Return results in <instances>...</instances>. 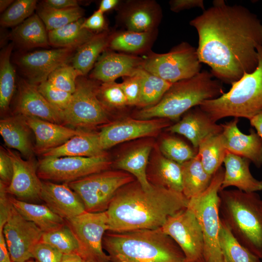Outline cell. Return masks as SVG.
<instances>
[{"label":"cell","mask_w":262,"mask_h":262,"mask_svg":"<svg viewBox=\"0 0 262 262\" xmlns=\"http://www.w3.org/2000/svg\"><path fill=\"white\" fill-rule=\"evenodd\" d=\"M189 24L198 33L200 62L222 82L231 85L257 67L262 23L246 8L215 0Z\"/></svg>","instance_id":"1"},{"label":"cell","mask_w":262,"mask_h":262,"mask_svg":"<svg viewBox=\"0 0 262 262\" xmlns=\"http://www.w3.org/2000/svg\"><path fill=\"white\" fill-rule=\"evenodd\" d=\"M145 190L135 180L116 192L107 210L108 231L161 228L171 216L186 208L182 193L152 185Z\"/></svg>","instance_id":"2"},{"label":"cell","mask_w":262,"mask_h":262,"mask_svg":"<svg viewBox=\"0 0 262 262\" xmlns=\"http://www.w3.org/2000/svg\"><path fill=\"white\" fill-rule=\"evenodd\" d=\"M102 244L111 262H185L181 249L161 228L108 230Z\"/></svg>","instance_id":"3"},{"label":"cell","mask_w":262,"mask_h":262,"mask_svg":"<svg viewBox=\"0 0 262 262\" xmlns=\"http://www.w3.org/2000/svg\"><path fill=\"white\" fill-rule=\"evenodd\" d=\"M213 77L211 72L203 70L192 78L173 83L157 104L139 110L135 118L179 119L193 107L225 93L222 82Z\"/></svg>","instance_id":"4"},{"label":"cell","mask_w":262,"mask_h":262,"mask_svg":"<svg viewBox=\"0 0 262 262\" xmlns=\"http://www.w3.org/2000/svg\"><path fill=\"white\" fill-rule=\"evenodd\" d=\"M220 217L234 236L262 260V198L257 192H219Z\"/></svg>","instance_id":"5"},{"label":"cell","mask_w":262,"mask_h":262,"mask_svg":"<svg viewBox=\"0 0 262 262\" xmlns=\"http://www.w3.org/2000/svg\"><path fill=\"white\" fill-rule=\"evenodd\" d=\"M257 49L258 65L253 72L245 74L220 97L199 106L214 122L227 117L249 120L262 112V46Z\"/></svg>","instance_id":"6"},{"label":"cell","mask_w":262,"mask_h":262,"mask_svg":"<svg viewBox=\"0 0 262 262\" xmlns=\"http://www.w3.org/2000/svg\"><path fill=\"white\" fill-rule=\"evenodd\" d=\"M221 166L213 175L208 188L189 199L187 207L196 215L204 239V262H225L219 243L221 217L219 192L223 180Z\"/></svg>","instance_id":"7"},{"label":"cell","mask_w":262,"mask_h":262,"mask_svg":"<svg viewBox=\"0 0 262 262\" xmlns=\"http://www.w3.org/2000/svg\"><path fill=\"white\" fill-rule=\"evenodd\" d=\"M100 82L87 76L77 78L71 101L61 113L63 125L88 128L108 124L110 111L97 96Z\"/></svg>","instance_id":"8"},{"label":"cell","mask_w":262,"mask_h":262,"mask_svg":"<svg viewBox=\"0 0 262 262\" xmlns=\"http://www.w3.org/2000/svg\"><path fill=\"white\" fill-rule=\"evenodd\" d=\"M136 179L120 170H107L67 183L82 199L86 212L106 211L118 190Z\"/></svg>","instance_id":"9"},{"label":"cell","mask_w":262,"mask_h":262,"mask_svg":"<svg viewBox=\"0 0 262 262\" xmlns=\"http://www.w3.org/2000/svg\"><path fill=\"white\" fill-rule=\"evenodd\" d=\"M142 68L170 82L192 78L201 71L197 49L186 42L175 46L168 52L151 51L144 57Z\"/></svg>","instance_id":"10"},{"label":"cell","mask_w":262,"mask_h":262,"mask_svg":"<svg viewBox=\"0 0 262 262\" xmlns=\"http://www.w3.org/2000/svg\"><path fill=\"white\" fill-rule=\"evenodd\" d=\"M112 165L107 154L92 157H44L37 164V173L43 180L68 183L109 170Z\"/></svg>","instance_id":"11"},{"label":"cell","mask_w":262,"mask_h":262,"mask_svg":"<svg viewBox=\"0 0 262 262\" xmlns=\"http://www.w3.org/2000/svg\"><path fill=\"white\" fill-rule=\"evenodd\" d=\"M78 242L77 254L84 262H111L103 251V238L108 230L106 211L88 213L65 219Z\"/></svg>","instance_id":"12"},{"label":"cell","mask_w":262,"mask_h":262,"mask_svg":"<svg viewBox=\"0 0 262 262\" xmlns=\"http://www.w3.org/2000/svg\"><path fill=\"white\" fill-rule=\"evenodd\" d=\"M161 229L181 249L185 262H204L202 230L190 209L187 207L170 216Z\"/></svg>","instance_id":"13"},{"label":"cell","mask_w":262,"mask_h":262,"mask_svg":"<svg viewBox=\"0 0 262 262\" xmlns=\"http://www.w3.org/2000/svg\"><path fill=\"white\" fill-rule=\"evenodd\" d=\"M2 231L13 262H26L33 258V250L41 241L43 232L24 218L12 204Z\"/></svg>","instance_id":"14"},{"label":"cell","mask_w":262,"mask_h":262,"mask_svg":"<svg viewBox=\"0 0 262 262\" xmlns=\"http://www.w3.org/2000/svg\"><path fill=\"white\" fill-rule=\"evenodd\" d=\"M165 118L139 119L126 118L104 125L99 132L101 147L105 150L125 141L155 136L162 130L171 126Z\"/></svg>","instance_id":"15"},{"label":"cell","mask_w":262,"mask_h":262,"mask_svg":"<svg viewBox=\"0 0 262 262\" xmlns=\"http://www.w3.org/2000/svg\"><path fill=\"white\" fill-rule=\"evenodd\" d=\"M77 49L57 48L40 50L18 56L15 63L30 83L37 85L47 81L59 66L69 63Z\"/></svg>","instance_id":"16"},{"label":"cell","mask_w":262,"mask_h":262,"mask_svg":"<svg viewBox=\"0 0 262 262\" xmlns=\"http://www.w3.org/2000/svg\"><path fill=\"white\" fill-rule=\"evenodd\" d=\"M116 23L122 30L145 32L158 29L163 17L160 4L154 0H127L116 8Z\"/></svg>","instance_id":"17"},{"label":"cell","mask_w":262,"mask_h":262,"mask_svg":"<svg viewBox=\"0 0 262 262\" xmlns=\"http://www.w3.org/2000/svg\"><path fill=\"white\" fill-rule=\"evenodd\" d=\"M13 165V175L6 191L8 194L26 202L41 200L42 180L37 173V164L33 160H25L20 154L6 148Z\"/></svg>","instance_id":"18"},{"label":"cell","mask_w":262,"mask_h":262,"mask_svg":"<svg viewBox=\"0 0 262 262\" xmlns=\"http://www.w3.org/2000/svg\"><path fill=\"white\" fill-rule=\"evenodd\" d=\"M144 57L106 49L99 57L88 77L101 82L131 76L142 68Z\"/></svg>","instance_id":"19"},{"label":"cell","mask_w":262,"mask_h":262,"mask_svg":"<svg viewBox=\"0 0 262 262\" xmlns=\"http://www.w3.org/2000/svg\"><path fill=\"white\" fill-rule=\"evenodd\" d=\"M238 118L220 124L222 135L227 151L249 160L258 168L262 166V139L253 129L249 134L239 129Z\"/></svg>","instance_id":"20"},{"label":"cell","mask_w":262,"mask_h":262,"mask_svg":"<svg viewBox=\"0 0 262 262\" xmlns=\"http://www.w3.org/2000/svg\"><path fill=\"white\" fill-rule=\"evenodd\" d=\"M40 198L51 211L64 219L86 212L82 199L67 183L42 181Z\"/></svg>","instance_id":"21"},{"label":"cell","mask_w":262,"mask_h":262,"mask_svg":"<svg viewBox=\"0 0 262 262\" xmlns=\"http://www.w3.org/2000/svg\"><path fill=\"white\" fill-rule=\"evenodd\" d=\"M167 130L183 135L197 150L204 140L221 133L222 127L221 124L213 121L199 106H196L185 113L181 119L168 127Z\"/></svg>","instance_id":"22"},{"label":"cell","mask_w":262,"mask_h":262,"mask_svg":"<svg viewBox=\"0 0 262 262\" xmlns=\"http://www.w3.org/2000/svg\"><path fill=\"white\" fill-rule=\"evenodd\" d=\"M18 85L16 109L20 115L63 125L61 113L44 98L35 85L23 79L19 80Z\"/></svg>","instance_id":"23"},{"label":"cell","mask_w":262,"mask_h":262,"mask_svg":"<svg viewBox=\"0 0 262 262\" xmlns=\"http://www.w3.org/2000/svg\"><path fill=\"white\" fill-rule=\"evenodd\" d=\"M22 116V115H21ZM25 123L34 133V151L42 155L47 151L59 147L72 137L84 131L74 130L36 117L22 116Z\"/></svg>","instance_id":"24"},{"label":"cell","mask_w":262,"mask_h":262,"mask_svg":"<svg viewBox=\"0 0 262 262\" xmlns=\"http://www.w3.org/2000/svg\"><path fill=\"white\" fill-rule=\"evenodd\" d=\"M251 161L227 151L224 161V174L221 190L229 187L246 192L262 190V183L257 180L250 171Z\"/></svg>","instance_id":"25"},{"label":"cell","mask_w":262,"mask_h":262,"mask_svg":"<svg viewBox=\"0 0 262 262\" xmlns=\"http://www.w3.org/2000/svg\"><path fill=\"white\" fill-rule=\"evenodd\" d=\"M158 34V29L145 32L112 31L108 49L135 56L146 55L151 51Z\"/></svg>","instance_id":"26"},{"label":"cell","mask_w":262,"mask_h":262,"mask_svg":"<svg viewBox=\"0 0 262 262\" xmlns=\"http://www.w3.org/2000/svg\"><path fill=\"white\" fill-rule=\"evenodd\" d=\"M107 154L100 145L99 133L84 131L61 146L44 152V157H92Z\"/></svg>","instance_id":"27"},{"label":"cell","mask_w":262,"mask_h":262,"mask_svg":"<svg viewBox=\"0 0 262 262\" xmlns=\"http://www.w3.org/2000/svg\"><path fill=\"white\" fill-rule=\"evenodd\" d=\"M152 147L150 143H144L133 147L121 155L112 166L117 170L131 174L145 190L149 191L152 186L148 181L147 169Z\"/></svg>","instance_id":"28"},{"label":"cell","mask_w":262,"mask_h":262,"mask_svg":"<svg viewBox=\"0 0 262 262\" xmlns=\"http://www.w3.org/2000/svg\"><path fill=\"white\" fill-rule=\"evenodd\" d=\"M157 158L147 165V176L149 182L154 186L182 193L181 164L165 157L161 153Z\"/></svg>","instance_id":"29"},{"label":"cell","mask_w":262,"mask_h":262,"mask_svg":"<svg viewBox=\"0 0 262 262\" xmlns=\"http://www.w3.org/2000/svg\"><path fill=\"white\" fill-rule=\"evenodd\" d=\"M9 197L15 209L24 218L34 223L43 233L58 229L66 223L64 218L54 213L46 205L21 201L10 195Z\"/></svg>","instance_id":"30"},{"label":"cell","mask_w":262,"mask_h":262,"mask_svg":"<svg viewBox=\"0 0 262 262\" xmlns=\"http://www.w3.org/2000/svg\"><path fill=\"white\" fill-rule=\"evenodd\" d=\"M111 33L108 30L96 33L77 49L71 65L82 76H86L90 72L99 57L108 49Z\"/></svg>","instance_id":"31"},{"label":"cell","mask_w":262,"mask_h":262,"mask_svg":"<svg viewBox=\"0 0 262 262\" xmlns=\"http://www.w3.org/2000/svg\"><path fill=\"white\" fill-rule=\"evenodd\" d=\"M21 119V117H9L0 120V133L7 147L18 150L31 159L34 149L30 138V129Z\"/></svg>","instance_id":"32"},{"label":"cell","mask_w":262,"mask_h":262,"mask_svg":"<svg viewBox=\"0 0 262 262\" xmlns=\"http://www.w3.org/2000/svg\"><path fill=\"white\" fill-rule=\"evenodd\" d=\"M14 42L23 49L45 48L49 45L45 26L37 14H33L15 27L11 33Z\"/></svg>","instance_id":"33"},{"label":"cell","mask_w":262,"mask_h":262,"mask_svg":"<svg viewBox=\"0 0 262 262\" xmlns=\"http://www.w3.org/2000/svg\"><path fill=\"white\" fill-rule=\"evenodd\" d=\"M182 194L190 199L203 192L209 186L213 176L205 170L199 155L181 164Z\"/></svg>","instance_id":"34"},{"label":"cell","mask_w":262,"mask_h":262,"mask_svg":"<svg viewBox=\"0 0 262 262\" xmlns=\"http://www.w3.org/2000/svg\"><path fill=\"white\" fill-rule=\"evenodd\" d=\"M83 17L57 29L48 32L49 45L57 48L77 49L96 33L82 27Z\"/></svg>","instance_id":"35"},{"label":"cell","mask_w":262,"mask_h":262,"mask_svg":"<svg viewBox=\"0 0 262 262\" xmlns=\"http://www.w3.org/2000/svg\"><path fill=\"white\" fill-rule=\"evenodd\" d=\"M219 243L225 262H261L260 258L238 241L221 218Z\"/></svg>","instance_id":"36"},{"label":"cell","mask_w":262,"mask_h":262,"mask_svg":"<svg viewBox=\"0 0 262 262\" xmlns=\"http://www.w3.org/2000/svg\"><path fill=\"white\" fill-rule=\"evenodd\" d=\"M227 151L222 132L207 138L197 148V154L203 167L212 176L221 167Z\"/></svg>","instance_id":"37"},{"label":"cell","mask_w":262,"mask_h":262,"mask_svg":"<svg viewBox=\"0 0 262 262\" xmlns=\"http://www.w3.org/2000/svg\"><path fill=\"white\" fill-rule=\"evenodd\" d=\"M141 93L137 107L145 108L157 104L173 83L156 76L141 68Z\"/></svg>","instance_id":"38"},{"label":"cell","mask_w":262,"mask_h":262,"mask_svg":"<svg viewBox=\"0 0 262 262\" xmlns=\"http://www.w3.org/2000/svg\"><path fill=\"white\" fill-rule=\"evenodd\" d=\"M13 44L3 48L0 54V108L2 112L9 108L15 88L16 71L11 63Z\"/></svg>","instance_id":"39"},{"label":"cell","mask_w":262,"mask_h":262,"mask_svg":"<svg viewBox=\"0 0 262 262\" xmlns=\"http://www.w3.org/2000/svg\"><path fill=\"white\" fill-rule=\"evenodd\" d=\"M48 32L62 27L83 17V10L79 6L63 9L40 6L37 14Z\"/></svg>","instance_id":"40"},{"label":"cell","mask_w":262,"mask_h":262,"mask_svg":"<svg viewBox=\"0 0 262 262\" xmlns=\"http://www.w3.org/2000/svg\"><path fill=\"white\" fill-rule=\"evenodd\" d=\"M41 241L50 245L63 254L77 253L79 248L77 238L66 223L58 229L43 233Z\"/></svg>","instance_id":"41"},{"label":"cell","mask_w":262,"mask_h":262,"mask_svg":"<svg viewBox=\"0 0 262 262\" xmlns=\"http://www.w3.org/2000/svg\"><path fill=\"white\" fill-rule=\"evenodd\" d=\"M160 151L165 157L180 164L194 158L197 153L182 140L171 136L164 137L159 147Z\"/></svg>","instance_id":"42"},{"label":"cell","mask_w":262,"mask_h":262,"mask_svg":"<svg viewBox=\"0 0 262 262\" xmlns=\"http://www.w3.org/2000/svg\"><path fill=\"white\" fill-rule=\"evenodd\" d=\"M36 4V0L14 1L1 15L0 25L3 27L17 26L33 15Z\"/></svg>","instance_id":"43"},{"label":"cell","mask_w":262,"mask_h":262,"mask_svg":"<svg viewBox=\"0 0 262 262\" xmlns=\"http://www.w3.org/2000/svg\"><path fill=\"white\" fill-rule=\"evenodd\" d=\"M100 101L110 112L128 106L127 101L120 83L115 82H100L97 91Z\"/></svg>","instance_id":"44"},{"label":"cell","mask_w":262,"mask_h":262,"mask_svg":"<svg viewBox=\"0 0 262 262\" xmlns=\"http://www.w3.org/2000/svg\"><path fill=\"white\" fill-rule=\"evenodd\" d=\"M81 74L71 65L64 64L49 76L48 81L55 87L73 94L76 90L77 78Z\"/></svg>","instance_id":"45"},{"label":"cell","mask_w":262,"mask_h":262,"mask_svg":"<svg viewBox=\"0 0 262 262\" xmlns=\"http://www.w3.org/2000/svg\"><path fill=\"white\" fill-rule=\"evenodd\" d=\"M35 86L44 98L61 113L67 108L71 101L72 94L55 87L48 80Z\"/></svg>","instance_id":"46"},{"label":"cell","mask_w":262,"mask_h":262,"mask_svg":"<svg viewBox=\"0 0 262 262\" xmlns=\"http://www.w3.org/2000/svg\"><path fill=\"white\" fill-rule=\"evenodd\" d=\"M139 70L134 75L124 77L123 81L120 83L126 96L128 106L137 107L139 102L141 93V76Z\"/></svg>","instance_id":"47"},{"label":"cell","mask_w":262,"mask_h":262,"mask_svg":"<svg viewBox=\"0 0 262 262\" xmlns=\"http://www.w3.org/2000/svg\"><path fill=\"white\" fill-rule=\"evenodd\" d=\"M32 254L37 262H59L63 255L56 248L41 241L34 246Z\"/></svg>","instance_id":"48"},{"label":"cell","mask_w":262,"mask_h":262,"mask_svg":"<svg viewBox=\"0 0 262 262\" xmlns=\"http://www.w3.org/2000/svg\"><path fill=\"white\" fill-rule=\"evenodd\" d=\"M13 175V165L6 149L0 147V181L8 186Z\"/></svg>","instance_id":"49"},{"label":"cell","mask_w":262,"mask_h":262,"mask_svg":"<svg viewBox=\"0 0 262 262\" xmlns=\"http://www.w3.org/2000/svg\"><path fill=\"white\" fill-rule=\"evenodd\" d=\"M82 27L96 33L108 30L104 14L98 9L87 19H84Z\"/></svg>","instance_id":"50"},{"label":"cell","mask_w":262,"mask_h":262,"mask_svg":"<svg viewBox=\"0 0 262 262\" xmlns=\"http://www.w3.org/2000/svg\"><path fill=\"white\" fill-rule=\"evenodd\" d=\"M7 186L0 181V231L6 222L9 216L12 204L9 195L6 191Z\"/></svg>","instance_id":"51"},{"label":"cell","mask_w":262,"mask_h":262,"mask_svg":"<svg viewBox=\"0 0 262 262\" xmlns=\"http://www.w3.org/2000/svg\"><path fill=\"white\" fill-rule=\"evenodd\" d=\"M169 4L170 10L175 13L196 7L205 10L202 0H172Z\"/></svg>","instance_id":"52"},{"label":"cell","mask_w":262,"mask_h":262,"mask_svg":"<svg viewBox=\"0 0 262 262\" xmlns=\"http://www.w3.org/2000/svg\"><path fill=\"white\" fill-rule=\"evenodd\" d=\"M43 7L53 9H63L79 6L76 0H45L42 1Z\"/></svg>","instance_id":"53"},{"label":"cell","mask_w":262,"mask_h":262,"mask_svg":"<svg viewBox=\"0 0 262 262\" xmlns=\"http://www.w3.org/2000/svg\"><path fill=\"white\" fill-rule=\"evenodd\" d=\"M0 262H13L3 231H0Z\"/></svg>","instance_id":"54"},{"label":"cell","mask_w":262,"mask_h":262,"mask_svg":"<svg viewBox=\"0 0 262 262\" xmlns=\"http://www.w3.org/2000/svg\"><path fill=\"white\" fill-rule=\"evenodd\" d=\"M120 0H102L100 3L98 10L103 14L114 9H116Z\"/></svg>","instance_id":"55"},{"label":"cell","mask_w":262,"mask_h":262,"mask_svg":"<svg viewBox=\"0 0 262 262\" xmlns=\"http://www.w3.org/2000/svg\"><path fill=\"white\" fill-rule=\"evenodd\" d=\"M250 125L262 139V112L249 120ZM262 183V180H261Z\"/></svg>","instance_id":"56"},{"label":"cell","mask_w":262,"mask_h":262,"mask_svg":"<svg viewBox=\"0 0 262 262\" xmlns=\"http://www.w3.org/2000/svg\"><path fill=\"white\" fill-rule=\"evenodd\" d=\"M59 262H84L82 258L76 253L63 254Z\"/></svg>","instance_id":"57"},{"label":"cell","mask_w":262,"mask_h":262,"mask_svg":"<svg viewBox=\"0 0 262 262\" xmlns=\"http://www.w3.org/2000/svg\"><path fill=\"white\" fill-rule=\"evenodd\" d=\"M12 0H0V13L4 12L14 2Z\"/></svg>","instance_id":"58"},{"label":"cell","mask_w":262,"mask_h":262,"mask_svg":"<svg viewBox=\"0 0 262 262\" xmlns=\"http://www.w3.org/2000/svg\"><path fill=\"white\" fill-rule=\"evenodd\" d=\"M26 262H37L35 260H33L32 259H30L27 261H26Z\"/></svg>","instance_id":"59"},{"label":"cell","mask_w":262,"mask_h":262,"mask_svg":"<svg viewBox=\"0 0 262 262\" xmlns=\"http://www.w3.org/2000/svg\"><path fill=\"white\" fill-rule=\"evenodd\" d=\"M121 262H128L124 261H122Z\"/></svg>","instance_id":"60"}]
</instances>
